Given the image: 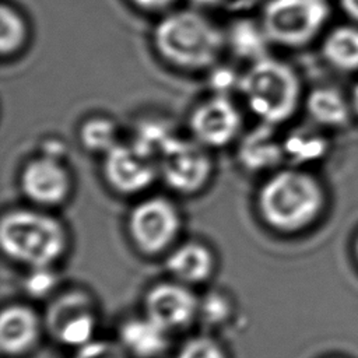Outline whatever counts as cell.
I'll return each mask as SVG.
<instances>
[{
  "label": "cell",
  "instance_id": "5b68a950",
  "mask_svg": "<svg viewBox=\"0 0 358 358\" xmlns=\"http://www.w3.org/2000/svg\"><path fill=\"white\" fill-rule=\"evenodd\" d=\"M327 14L324 0H267L259 22L270 43L298 48L317 35Z\"/></svg>",
  "mask_w": 358,
  "mask_h": 358
},
{
  "label": "cell",
  "instance_id": "e0dca14e",
  "mask_svg": "<svg viewBox=\"0 0 358 358\" xmlns=\"http://www.w3.org/2000/svg\"><path fill=\"white\" fill-rule=\"evenodd\" d=\"M227 32V46L239 57L248 59L250 63L266 55L268 39L259 21L238 20L232 22Z\"/></svg>",
  "mask_w": 358,
  "mask_h": 358
},
{
  "label": "cell",
  "instance_id": "9c48e42d",
  "mask_svg": "<svg viewBox=\"0 0 358 358\" xmlns=\"http://www.w3.org/2000/svg\"><path fill=\"white\" fill-rule=\"evenodd\" d=\"M101 168L109 187L126 196L145 192L159 178L157 159L131 141H120L102 155Z\"/></svg>",
  "mask_w": 358,
  "mask_h": 358
},
{
  "label": "cell",
  "instance_id": "30bf717a",
  "mask_svg": "<svg viewBox=\"0 0 358 358\" xmlns=\"http://www.w3.org/2000/svg\"><path fill=\"white\" fill-rule=\"evenodd\" d=\"M20 187L34 204L55 207L67 200L73 178L66 159L38 152L24 162L20 171Z\"/></svg>",
  "mask_w": 358,
  "mask_h": 358
},
{
  "label": "cell",
  "instance_id": "52a82bcc",
  "mask_svg": "<svg viewBox=\"0 0 358 358\" xmlns=\"http://www.w3.org/2000/svg\"><path fill=\"white\" fill-rule=\"evenodd\" d=\"M192 138L207 147L222 148L239 138L242 115L234 101L225 94H214L200 101L189 115Z\"/></svg>",
  "mask_w": 358,
  "mask_h": 358
},
{
  "label": "cell",
  "instance_id": "d4e9b609",
  "mask_svg": "<svg viewBox=\"0 0 358 358\" xmlns=\"http://www.w3.org/2000/svg\"><path fill=\"white\" fill-rule=\"evenodd\" d=\"M48 267H38L27 281V289L34 295L46 294L53 285V275L46 270Z\"/></svg>",
  "mask_w": 358,
  "mask_h": 358
},
{
  "label": "cell",
  "instance_id": "7402d4cb",
  "mask_svg": "<svg viewBox=\"0 0 358 358\" xmlns=\"http://www.w3.org/2000/svg\"><path fill=\"white\" fill-rule=\"evenodd\" d=\"M282 143L285 157H289L294 161L315 159L324 151L323 140L305 133H294Z\"/></svg>",
  "mask_w": 358,
  "mask_h": 358
},
{
  "label": "cell",
  "instance_id": "cb8c5ba5",
  "mask_svg": "<svg viewBox=\"0 0 358 358\" xmlns=\"http://www.w3.org/2000/svg\"><path fill=\"white\" fill-rule=\"evenodd\" d=\"M73 358H124L122 350L108 341H88L78 347Z\"/></svg>",
  "mask_w": 358,
  "mask_h": 358
},
{
  "label": "cell",
  "instance_id": "ba28073f",
  "mask_svg": "<svg viewBox=\"0 0 358 358\" xmlns=\"http://www.w3.org/2000/svg\"><path fill=\"white\" fill-rule=\"evenodd\" d=\"M179 228L176 206L162 196L138 201L129 214V232L136 245L147 253L164 250L175 239Z\"/></svg>",
  "mask_w": 358,
  "mask_h": 358
},
{
  "label": "cell",
  "instance_id": "5bb4252c",
  "mask_svg": "<svg viewBox=\"0 0 358 358\" xmlns=\"http://www.w3.org/2000/svg\"><path fill=\"white\" fill-rule=\"evenodd\" d=\"M39 322L36 315L25 306L14 305L3 310L0 317V345L6 354L25 352L36 341Z\"/></svg>",
  "mask_w": 358,
  "mask_h": 358
},
{
  "label": "cell",
  "instance_id": "44dd1931",
  "mask_svg": "<svg viewBox=\"0 0 358 358\" xmlns=\"http://www.w3.org/2000/svg\"><path fill=\"white\" fill-rule=\"evenodd\" d=\"M29 28L22 14L13 6H0V55L3 59L13 57L22 50L28 42Z\"/></svg>",
  "mask_w": 358,
  "mask_h": 358
},
{
  "label": "cell",
  "instance_id": "4316f807",
  "mask_svg": "<svg viewBox=\"0 0 358 358\" xmlns=\"http://www.w3.org/2000/svg\"><path fill=\"white\" fill-rule=\"evenodd\" d=\"M225 310H227L225 302H224L221 298H217V296H210V298H207L206 305H204V313H206L211 320H217V319L224 317Z\"/></svg>",
  "mask_w": 358,
  "mask_h": 358
},
{
  "label": "cell",
  "instance_id": "7c38bea8",
  "mask_svg": "<svg viewBox=\"0 0 358 358\" xmlns=\"http://www.w3.org/2000/svg\"><path fill=\"white\" fill-rule=\"evenodd\" d=\"M196 309L194 295L186 287L173 282L154 287L145 298L147 316L168 331L187 324Z\"/></svg>",
  "mask_w": 358,
  "mask_h": 358
},
{
  "label": "cell",
  "instance_id": "9a60e30c",
  "mask_svg": "<svg viewBox=\"0 0 358 358\" xmlns=\"http://www.w3.org/2000/svg\"><path fill=\"white\" fill-rule=\"evenodd\" d=\"M166 329L147 316L124 323L120 331V340L122 345L133 355L138 358H152L166 348Z\"/></svg>",
  "mask_w": 358,
  "mask_h": 358
},
{
  "label": "cell",
  "instance_id": "8992f818",
  "mask_svg": "<svg viewBox=\"0 0 358 358\" xmlns=\"http://www.w3.org/2000/svg\"><path fill=\"white\" fill-rule=\"evenodd\" d=\"M158 173L164 183L180 194L200 192L211 179L214 161L210 150L194 138L172 136L158 158Z\"/></svg>",
  "mask_w": 358,
  "mask_h": 358
},
{
  "label": "cell",
  "instance_id": "3957f363",
  "mask_svg": "<svg viewBox=\"0 0 358 358\" xmlns=\"http://www.w3.org/2000/svg\"><path fill=\"white\" fill-rule=\"evenodd\" d=\"M248 109L260 123L278 126L296 112L301 101V81L285 62L264 56L249 63L236 81Z\"/></svg>",
  "mask_w": 358,
  "mask_h": 358
},
{
  "label": "cell",
  "instance_id": "d6986e66",
  "mask_svg": "<svg viewBox=\"0 0 358 358\" xmlns=\"http://www.w3.org/2000/svg\"><path fill=\"white\" fill-rule=\"evenodd\" d=\"M306 110L319 124L340 126L347 120L348 108L338 91L317 88L306 98Z\"/></svg>",
  "mask_w": 358,
  "mask_h": 358
},
{
  "label": "cell",
  "instance_id": "83f0119b",
  "mask_svg": "<svg viewBox=\"0 0 358 358\" xmlns=\"http://www.w3.org/2000/svg\"><path fill=\"white\" fill-rule=\"evenodd\" d=\"M39 152L52 155V157H57L64 159V152H66V147L63 144L62 140H56V138H48L45 140V143L42 144V150Z\"/></svg>",
  "mask_w": 358,
  "mask_h": 358
},
{
  "label": "cell",
  "instance_id": "484cf974",
  "mask_svg": "<svg viewBox=\"0 0 358 358\" xmlns=\"http://www.w3.org/2000/svg\"><path fill=\"white\" fill-rule=\"evenodd\" d=\"M134 7L150 11V13H157V11H165L175 6L179 0H129Z\"/></svg>",
  "mask_w": 358,
  "mask_h": 358
},
{
  "label": "cell",
  "instance_id": "f1b7e54d",
  "mask_svg": "<svg viewBox=\"0 0 358 358\" xmlns=\"http://www.w3.org/2000/svg\"><path fill=\"white\" fill-rule=\"evenodd\" d=\"M345 13L358 20V0H340Z\"/></svg>",
  "mask_w": 358,
  "mask_h": 358
},
{
  "label": "cell",
  "instance_id": "ffe728a7",
  "mask_svg": "<svg viewBox=\"0 0 358 358\" xmlns=\"http://www.w3.org/2000/svg\"><path fill=\"white\" fill-rule=\"evenodd\" d=\"M323 53L337 69H358V29L340 27L331 31L323 43Z\"/></svg>",
  "mask_w": 358,
  "mask_h": 358
},
{
  "label": "cell",
  "instance_id": "277c9868",
  "mask_svg": "<svg viewBox=\"0 0 358 358\" xmlns=\"http://www.w3.org/2000/svg\"><path fill=\"white\" fill-rule=\"evenodd\" d=\"M0 242L7 256L34 268L49 267L66 248L63 225L49 214L15 208L3 215Z\"/></svg>",
  "mask_w": 358,
  "mask_h": 358
},
{
  "label": "cell",
  "instance_id": "1f68e13d",
  "mask_svg": "<svg viewBox=\"0 0 358 358\" xmlns=\"http://www.w3.org/2000/svg\"><path fill=\"white\" fill-rule=\"evenodd\" d=\"M355 249H357V259H358V241H357V248Z\"/></svg>",
  "mask_w": 358,
  "mask_h": 358
},
{
  "label": "cell",
  "instance_id": "ac0fdd59",
  "mask_svg": "<svg viewBox=\"0 0 358 358\" xmlns=\"http://www.w3.org/2000/svg\"><path fill=\"white\" fill-rule=\"evenodd\" d=\"M78 141L87 152L102 157L120 143L119 127L109 116H90L78 127Z\"/></svg>",
  "mask_w": 358,
  "mask_h": 358
},
{
  "label": "cell",
  "instance_id": "4dcf8cb0",
  "mask_svg": "<svg viewBox=\"0 0 358 358\" xmlns=\"http://www.w3.org/2000/svg\"><path fill=\"white\" fill-rule=\"evenodd\" d=\"M199 3H211V1H215V0H196Z\"/></svg>",
  "mask_w": 358,
  "mask_h": 358
},
{
  "label": "cell",
  "instance_id": "4fadbf2b",
  "mask_svg": "<svg viewBox=\"0 0 358 358\" xmlns=\"http://www.w3.org/2000/svg\"><path fill=\"white\" fill-rule=\"evenodd\" d=\"M271 124L260 123L239 137L236 158L249 172H264L274 169L284 158V143L275 137Z\"/></svg>",
  "mask_w": 358,
  "mask_h": 358
},
{
  "label": "cell",
  "instance_id": "6da1fadb",
  "mask_svg": "<svg viewBox=\"0 0 358 358\" xmlns=\"http://www.w3.org/2000/svg\"><path fill=\"white\" fill-rule=\"evenodd\" d=\"M151 43L171 67L197 73L213 69L227 49V32L200 11L172 10L152 28Z\"/></svg>",
  "mask_w": 358,
  "mask_h": 358
},
{
  "label": "cell",
  "instance_id": "603a6c76",
  "mask_svg": "<svg viewBox=\"0 0 358 358\" xmlns=\"http://www.w3.org/2000/svg\"><path fill=\"white\" fill-rule=\"evenodd\" d=\"M176 358H225V355L211 338L196 337L183 344Z\"/></svg>",
  "mask_w": 358,
  "mask_h": 358
},
{
  "label": "cell",
  "instance_id": "f546056e",
  "mask_svg": "<svg viewBox=\"0 0 358 358\" xmlns=\"http://www.w3.org/2000/svg\"><path fill=\"white\" fill-rule=\"evenodd\" d=\"M352 102H354V108H355V110H357V113H358V84H357V87H355V90H354Z\"/></svg>",
  "mask_w": 358,
  "mask_h": 358
},
{
  "label": "cell",
  "instance_id": "8fae6325",
  "mask_svg": "<svg viewBox=\"0 0 358 358\" xmlns=\"http://www.w3.org/2000/svg\"><path fill=\"white\" fill-rule=\"evenodd\" d=\"M46 324L55 338L66 345L87 344L91 341L95 327L90 299L80 292L62 295L49 306Z\"/></svg>",
  "mask_w": 358,
  "mask_h": 358
},
{
  "label": "cell",
  "instance_id": "7a4b0ae2",
  "mask_svg": "<svg viewBox=\"0 0 358 358\" xmlns=\"http://www.w3.org/2000/svg\"><path fill=\"white\" fill-rule=\"evenodd\" d=\"M323 207V192L317 180L296 168L270 173L257 192L262 218L282 232L299 231L315 221Z\"/></svg>",
  "mask_w": 358,
  "mask_h": 358
},
{
  "label": "cell",
  "instance_id": "2e32d148",
  "mask_svg": "<svg viewBox=\"0 0 358 358\" xmlns=\"http://www.w3.org/2000/svg\"><path fill=\"white\" fill-rule=\"evenodd\" d=\"M166 267L180 281L200 282L213 271V256L206 246L189 242L171 253Z\"/></svg>",
  "mask_w": 358,
  "mask_h": 358
}]
</instances>
